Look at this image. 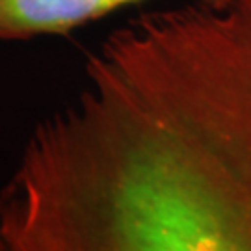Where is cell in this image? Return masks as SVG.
Here are the masks:
<instances>
[{
	"label": "cell",
	"mask_w": 251,
	"mask_h": 251,
	"mask_svg": "<svg viewBox=\"0 0 251 251\" xmlns=\"http://www.w3.org/2000/svg\"><path fill=\"white\" fill-rule=\"evenodd\" d=\"M147 0H0V43L67 36ZM222 4L225 0H198Z\"/></svg>",
	"instance_id": "2"
},
{
	"label": "cell",
	"mask_w": 251,
	"mask_h": 251,
	"mask_svg": "<svg viewBox=\"0 0 251 251\" xmlns=\"http://www.w3.org/2000/svg\"><path fill=\"white\" fill-rule=\"evenodd\" d=\"M0 194L13 251H251V0L144 13L86 62Z\"/></svg>",
	"instance_id": "1"
},
{
	"label": "cell",
	"mask_w": 251,
	"mask_h": 251,
	"mask_svg": "<svg viewBox=\"0 0 251 251\" xmlns=\"http://www.w3.org/2000/svg\"><path fill=\"white\" fill-rule=\"evenodd\" d=\"M0 251H4V244H2V240H0Z\"/></svg>",
	"instance_id": "3"
}]
</instances>
